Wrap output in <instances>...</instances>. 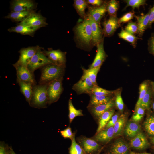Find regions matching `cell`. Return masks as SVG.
<instances>
[{
	"label": "cell",
	"instance_id": "74e56055",
	"mask_svg": "<svg viewBox=\"0 0 154 154\" xmlns=\"http://www.w3.org/2000/svg\"><path fill=\"white\" fill-rule=\"evenodd\" d=\"M148 88V84L146 82H143L140 84L139 88V96L136 104V108L140 106L142 99L147 92Z\"/></svg>",
	"mask_w": 154,
	"mask_h": 154
},
{
	"label": "cell",
	"instance_id": "44dd1931",
	"mask_svg": "<svg viewBox=\"0 0 154 154\" xmlns=\"http://www.w3.org/2000/svg\"><path fill=\"white\" fill-rule=\"evenodd\" d=\"M106 7V4L104 3L97 7L90 8L89 10V16L99 24L101 19L107 10Z\"/></svg>",
	"mask_w": 154,
	"mask_h": 154
},
{
	"label": "cell",
	"instance_id": "8992f818",
	"mask_svg": "<svg viewBox=\"0 0 154 154\" xmlns=\"http://www.w3.org/2000/svg\"><path fill=\"white\" fill-rule=\"evenodd\" d=\"M78 141L86 154H99L101 150V145L92 138L82 136Z\"/></svg>",
	"mask_w": 154,
	"mask_h": 154
},
{
	"label": "cell",
	"instance_id": "11a10c76",
	"mask_svg": "<svg viewBox=\"0 0 154 154\" xmlns=\"http://www.w3.org/2000/svg\"><path fill=\"white\" fill-rule=\"evenodd\" d=\"M152 107L153 109L154 110V102L152 104Z\"/></svg>",
	"mask_w": 154,
	"mask_h": 154
},
{
	"label": "cell",
	"instance_id": "83f0119b",
	"mask_svg": "<svg viewBox=\"0 0 154 154\" xmlns=\"http://www.w3.org/2000/svg\"><path fill=\"white\" fill-rule=\"evenodd\" d=\"M91 95L89 105L91 107L107 103L111 100L110 96H99Z\"/></svg>",
	"mask_w": 154,
	"mask_h": 154
},
{
	"label": "cell",
	"instance_id": "30bf717a",
	"mask_svg": "<svg viewBox=\"0 0 154 154\" xmlns=\"http://www.w3.org/2000/svg\"><path fill=\"white\" fill-rule=\"evenodd\" d=\"M46 18L36 11L31 14L25 20L17 25L33 26L45 27L48 25Z\"/></svg>",
	"mask_w": 154,
	"mask_h": 154
},
{
	"label": "cell",
	"instance_id": "3957f363",
	"mask_svg": "<svg viewBox=\"0 0 154 154\" xmlns=\"http://www.w3.org/2000/svg\"><path fill=\"white\" fill-rule=\"evenodd\" d=\"M42 49H44L43 48L40 47L37 51L28 65V68L33 73L37 69L46 65L54 64L44 54Z\"/></svg>",
	"mask_w": 154,
	"mask_h": 154
},
{
	"label": "cell",
	"instance_id": "4dcf8cb0",
	"mask_svg": "<svg viewBox=\"0 0 154 154\" xmlns=\"http://www.w3.org/2000/svg\"><path fill=\"white\" fill-rule=\"evenodd\" d=\"M118 35L119 38L126 40L134 46L135 45L138 38L137 37L129 33L123 29H121Z\"/></svg>",
	"mask_w": 154,
	"mask_h": 154
},
{
	"label": "cell",
	"instance_id": "816d5d0a",
	"mask_svg": "<svg viewBox=\"0 0 154 154\" xmlns=\"http://www.w3.org/2000/svg\"><path fill=\"white\" fill-rule=\"evenodd\" d=\"M151 141L152 143L154 144V136L152 137L151 138Z\"/></svg>",
	"mask_w": 154,
	"mask_h": 154
},
{
	"label": "cell",
	"instance_id": "e575fe53",
	"mask_svg": "<svg viewBox=\"0 0 154 154\" xmlns=\"http://www.w3.org/2000/svg\"><path fill=\"white\" fill-rule=\"evenodd\" d=\"M74 4L79 14L82 16H84L85 9L87 5V3L83 0H76L74 1Z\"/></svg>",
	"mask_w": 154,
	"mask_h": 154
},
{
	"label": "cell",
	"instance_id": "db71d44e",
	"mask_svg": "<svg viewBox=\"0 0 154 154\" xmlns=\"http://www.w3.org/2000/svg\"><path fill=\"white\" fill-rule=\"evenodd\" d=\"M151 84L152 85L153 88L154 89V82H152Z\"/></svg>",
	"mask_w": 154,
	"mask_h": 154
},
{
	"label": "cell",
	"instance_id": "7402d4cb",
	"mask_svg": "<svg viewBox=\"0 0 154 154\" xmlns=\"http://www.w3.org/2000/svg\"><path fill=\"white\" fill-rule=\"evenodd\" d=\"M114 105V102L111 100L107 103L91 107V112L96 117L100 118L104 112L111 109Z\"/></svg>",
	"mask_w": 154,
	"mask_h": 154
},
{
	"label": "cell",
	"instance_id": "ba28073f",
	"mask_svg": "<svg viewBox=\"0 0 154 154\" xmlns=\"http://www.w3.org/2000/svg\"><path fill=\"white\" fill-rule=\"evenodd\" d=\"M37 3L31 0H14L11 2V12H16L36 10Z\"/></svg>",
	"mask_w": 154,
	"mask_h": 154
},
{
	"label": "cell",
	"instance_id": "d4e9b609",
	"mask_svg": "<svg viewBox=\"0 0 154 154\" xmlns=\"http://www.w3.org/2000/svg\"><path fill=\"white\" fill-rule=\"evenodd\" d=\"M140 125L136 122H131L127 124L124 129L126 135L130 138H133L140 132Z\"/></svg>",
	"mask_w": 154,
	"mask_h": 154
},
{
	"label": "cell",
	"instance_id": "9c48e42d",
	"mask_svg": "<svg viewBox=\"0 0 154 154\" xmlns=\"http://www.w3.org/2000/svg\"><path fill=\"white\" fill-rule=\"evenodd\" d=\"M94 85L87 75L83 73L80 79L74 84L73 89L79 94L90 93Z\"/></svg>",
	"mask_w": 154,
	"mask_h": 154
},
{
	"label": "cell",
	"instance_id": "8d00e7d4",
	"mask_svg": "<svg viewBox=\"0 0 154 154\" xmlns=\"http://www.w3.org/2000/svg\"><path fill=\"white\" fill-rule=\"evenodd\" d=\"M144 114V108L140 106L136 108L135 112L132 117V120L136 122H139L142 119Z\"/></svg>",
	"mask_w": 154,
	"mask_h": 154
},
{
	"label": "cell",
	"instance_id": "4316f807",
	"mask_svg": "<svg viewBox=\"0 0 154 154\" xmlns=\"http://www.w3.org/2000/svg\"><path fill=\"white\" fill-rule=\"evenodd\" d=\"M126 118L125 116L121 115L118 118L117 121L113 126L114 137L121 135L125 126Z\"/></svg>",
	"mask_w": 154,
	"mask_h": 154
},
{
	"label": "cell",
	"instance_id": "d6a6232c",
	"mask_svg": "<svg viewBox=\"0 0 154 154\" xmlns=\"http://www.w3.org/2000/svg\"><path fill=\"white\" fill-rule=\"evenodd\" d=\"M100 68V66H99L96 68H89L87 69H83V73L87 75L95 85H97L96 82V78Z\"/></svg>",
	"mask_w": 154,
	"mask_h": 154
},
{
	"label": "cell",
	"instance_id": "484cf974",
	"mask_svg": "<svg viewBox=\"0 0 154 154\" xmlns=\"http://www.w3.org/2000/svg\"><path fill=\"white\" fill-rule=\"evenodd\" d=\"M114 110L111 109L104 112L100 117L96 134L104 129L106 125L114 114Z\"/></svg>",
	"mask_w": 154,
	"mask_h": 154
},
{
	"label": "cell",
	"instance_id": "d590c367",
	"mask_svg": "<svg viewBox=\"0 0 154 154\" xmlns=\"http://www.w3.org/2000/svg\"><path fill=\"white\" fill-rule=\"evenodd\" d=\"M113 93L112 91L107 90L96 85L91 91L90 94L96 96H108Z\"/></svg>",
	"mask_w": 154,
	"mask_h": 154
},
{
	"label": "cell",
	"instance_id": "c3c4849f",
	"mask_svg": "<svg viewBox=\"0 0 154 154\" xmlns=\"http://www.w3.org/2000/svg\"><path fill=\"white\" fill-rule=\"evenodd\" d=\"M87 2L92 5L99 7L102 5V1L100 0H88L87 1Z\"/></svg>",
	"mask_w": 154,
	"mask_h": 154
},
{
	"label": "cell",
	"instance_id": "7a4b0ae2",
	"mask_svg": "<svg viewBox=\"0 0 154 154\" xmlns=\"http://www.w3.org/2000/svg\"><path fill=\"white\" fill-rule=\"evenodd\" d=\"M47 86L48 84L33 85L30 105L37 108L45 107L48 103Z\"/></svg>",
	"mask_w": 154,
	"mask_h": 154
},
{
	"label": "cell",
	"instance_id": "277c9868",
	"mask_svg": "<svg viewBox=\"0 0 154 154\" xmlns=\"http://www.w3.org/2000/svg\"><path fill=\"white\" fill-rule=\"evenodd\" d=\"M77 35L80 41L88 45L92 39V32L90 23L88 19H86L79 24L76 28Z\"/></svg>",
	"mask_w": 154,
	"mask_h": 154
},
{
	"label": "cell",
	"instance_id": "7c38bea8",
	"mask_svg": "<svg viewBox=\"0 0 154 154\" xmlns=\"http://www.w3.org/2000/svg\"><path fill=\"white\" fill-rule=\"evenodd\" d=\"M43 52L54 64L65 67L66 54L59 50H54L48 48V50H43Z\"/></svg>",
	"mask_w": 154,
	"mask_h": 154
},
{
	"label": "cell",
	"instance_id": "6da1fadb",
	"mask_svg": "<svg viewBox=\"0 0 154 154\" xmlns=\"http://www.w3.org/2000/svg\"><path fill=\"white\" fill-rule=\"evenodd\" d=\"M65 68L54 64H48L41 68L39 84H48L54 80L62 78Z\"/></svg>",
	"mask_w": 154,
	"mask_h": 154
},
{
	"label": "cell",
	"instance_id": "f6af8a7d",
	"mask_svg": "<svg viewBox=\"0 0 154 154\" xmlns=\"http://www.w3.org/2000/svg\"><path fill=\"white\" fill-rule=\"evenodd\" d=\"M119 116L117 114L113 115L105 127V129L113 127L117 121Z\"/></svg>",
	"mask_w": 154,
	"mask_h": 154
},
{
	"label": "cell",
	"instance_id": "cb8c5ba5",
	"mask_svg": "<svg viewBox=\"0 0 154 154\" xmlns=\"http://www.w3.org/2000/svg\"><path fill=\"white\" fill-rule=\"evenodd\" d=\"M149 11L146 14L141 16H136L138 27L137 32L142 36L148 26L149 21Z\"/></svg>",
	"mask_w": 154,
	"mask_h": 154
},
{
	"label": "cell",
	"instance_id": "603a6c76",
	"mask_svg": "<svg viewBox=\"0 0 154 154\" xmlns=\"http://www.w3.org/2000/svg\"><path fill=\"white\" fill-rule=\"evenodd\" d=\"M36 11V9L26 11L11 12L4 18L10 19L12 21L20 23L25 20L31 14Z\"/></svg>",
	"mask_w": 154,
	"mask_h": 154
},
{
	"label": "cell",
	"instance_id": "d6986e66",
	"mask_svg": "<svg viewBox=\"0 0 154 154\" xmlns=\"http://www.w3.org/2000/svg\"><path fill=\"white\" fill-rule=\"evenodd\" d=\"M88 18L90 21L92 32V40L94 44H97L102 40V32L99 24L94 21L90 16Z\"/></svg>",
	"mask_w": 154,
	"mask_h": 154
},
{
	"label": "cell",
	"instance_id": "f5cc1de1",
	"mask_svg": "<svg viewBox=\"0 0 154 154\" xmlns=\"http://www.w3.org/2000/svg\"><path fill=\"white\" fill-rule=\"evenodd\" d=\"M10 154H16L13 150L11 149L10 151Z\"/></svg>",
	"mask_w": 154,
	"mask_h": 154
},
{
	"label": "cell",
	"instance_id": "1f68e13d",
	"mask_svg": "<svg viewBox=\"0 0 154 154\" xmlns=\"http://www.w3.org/2000/svg\"><path fill=\"white\" fill-rule=\"evenodd\" d=\"M69 154H86L82 147L76 141L75 135L72 140L71 145L69 149Z\"/></svg>",
	"mask_w": 154,
	"mask_h": 154
},
{
	"label": "cell",
	"instance_id": "f35d334b",
	"mask_svg": "<svg viewBox=\"0 0 154 154\" xmlns=\"http://www.w3.org/2000/svg\"><path fill=\"white\" fill-rule=\"evenodd\" d=\"M151 96V91L148 89L146 93L142 99L139 106L145 109H148L149 108Z\"/></svg>",
	"mask_w": 154,
	"mask_h": 154
},
{
	"label": "cell",
	"instance_id": "ffe728a7",
	"mask_svg": "<svg viewBox=\"0 0 154 154\" xmlns=\"http://www.w3.org/2000/svg\"><path fill=\"white\" fill-rule=\"evenodd\" d=\"M17 82L19 85L21 93L25 96L26 101L30 104L33 93V85L17 79Z\"/></svg>",
	"mask_w": 154,
	"mask_h": 154
},
{
	"label": "cell",
	"instance_id": "7bdbcfd3",
	"mask_svg": "<svg viewBox=\"0 0 154 154\" xmlns=\"http://www.w3.org/2000/svg\"><path fill=\"white\" fill-rule=\"evenodd\" d=\"M134 14L135 13L132 11L126 13L119 19V23H126L131 20L133 19Z\"/></svg>",
	"mask_w": 154,
	"mask_h": 154
},
{
	"label": "cell",
	"instance_id": "4fadbf2b",
	"mask_svg": "<svg viewBox=\"0 0 154 154\" xmlns=\"http://www.w3.org/2000/svg\"><path fill=\"white\" fill-rule=\"evenodd\" d=\"M129 149V145L126 142L122 139H118L103 154H127Z\"/></svg>",
	"mask_w": 154,
	"mask_h": 154
},
{
	"label": "cell",
	"instance_id": "f546056e",
	"mask_svg": "<svg viewBox=\"0 0 154 154\" xmlns=\"http://www.w3.org/2000/svg\"><path fill=\"white\" fill-rule=\"evenodd\" d=\"M68 117L70 123H71L76 117L83 116L82 110L76 109L73 106L72 101L70 99L68 101Z\"/></svg>",
	"mask_w": 154,
	"mask_h": 154
},
{
	"label": "cell",
	"instance_id": "836d02e7",
	"mask_svg": "<svg viewBox=\"0 0 154 154\" xmlns=\"http://www.w3.org/2000/svg\"><path fill=\"white\" fill-rule=\"evenodd\" d=\"M119 7L118 2L115 0H111L107 5L106 10L110 16H116Z\"/></svg>",
	"mask_w": 154,
	"mask_h": 154
},
{
	"label": "cell",
	"instance_id": "8fae6325",
	"mask_svg": "<svg viewBox=\"0 0 154 154\" xmlns=\"http://www.w3.org/2000/svg\"><path fill=\"white\" fill-rule=\"evenodd\" d=\"M40 48L39 46L37 45L35 46L29 47L21 49L19 52L20 55L17 62L23 66H27L33 56Z\"/></svg>",
	"mask_w": 154,
	"mask_h": 154
},
{
	"label": "cell",
	"instance_id": "2e32d148",
	"mask_svg": "<svg viewBox=\"0 0 154 154\" xmlns=\"http://www.w3.org/2000/svg\"><path fill=\"white\" fill-rule=\"evenodd\" d=\"M42 27L17 25L16 26L8 29V31L10 32H15L22 35H27L33 37L35 32Z\"/></svg>",
	"mask_w": 154,
	"mask_h": 154
},
{
	"label": "cell",
	"instance_id": "9f6ffc18",
	"mask_svg": "<svg viewBox=\"0 0 154 154\" xmlns=\"http://www.w3.org/2000/svg\"></svg>",
	"mask_w": 154,
	"mask_h": 154
},
{
	"label": "cell",
	"instance_id": "ac0fdd59",
	"mask_svg": "<svg viewBox=\"0 0 154 154\" xmlns=\"http://www.w3.org/2000/svg\"><path fill=\"white\" fill-rule=\"evenodd\" d=\"M106 57L103 40L97 44V51L95 58L89 68L101 66Z\"/></svg>",
	"mask_w": 154,
	"mask_h": 154
},
{
	"label": "cell",
	"instance_id": "f907efd6",
	"mask_svg": "<svg viewBox=\"0 0 154 154\" xmlns=\"http://www.w3.org/2000/svg\"><path fill=\"white\" fill-rule=\"evenodd\" d=\"M129 154H151L148 153H136L134 152L131 151L130 152Z\"/></svg>",
	"mask_w": 154,
	"mask_h": 154
},
{
	"label": "cell",
	"instance_id": "e0dca14e",
	"mask_svg": "<svg viewBox=\"0 0 154 154\" xmlns=\"http://www.w3.org/2000/svg\"><path fill=\"white\" fill-rule=\"evenodd\" d=\"M120 24L116 16H110L103 24L104 33L107 36L112 35L119 27Z\"/></svg>",
	"mask_w": 154,
	"mask_h": 154
},
{
	"label": "cell",
	"instance_id": "bcb514c9",
	"mask_svg": "<svg viewBox=\"0 0 154 154\" xmlns=\"http://www.w3.org/2000/svg\"><path fill=\"white\" fill-rule=\"evenodd\" d=\"M148 45L150 51L154 55V33L151 34L148 40Z\"/></svg>",
	"mask_w": 154,
	"mask_h": 154
},
{
	"label": "cell",
	"instance_id": "ab89813d",
	"mask_svg": "<svg viewBox=\"0 0 154 154\" xmlns=\"http://www.w3.org/2000/svg\"><path fill=\"white\" fill-rule=\"evenodd\" d=\"M127 3L126 7L130 6L133 9L135 8H139L141 6L146 4V1L145 0H127L126 1Z\"/></svg>",
	"mask_w": 154,
	"mask_h": 154
},
{
	"label": "cell",
	"instance_id": "52a82bcc",
	"mask_svg": "<svg viewBox=\"0 0 154 154\" xmlns=\"http://www.w3.org/2000/svg\"><path fill=\"white\" fill-rule=\"evenodd\" d=\"M13 65L16 70L17 79L31 83L33 85L36 84L34 73L31 72L27 66L20 64L17 62Z\"/></svg>",
	"mask_w": 154,
	"mask_h": 154
},
{
	"label": "cell",
	"instance_id": "7dc6e473",
	"mask_svg": "<svg viewBox=\"0 0 154 154\" xmlns=\"http://www.w3.org/2000/svg\"><path fill=\"white\" fill-rule=\"evenodd\" d=\"M149 21L147 28H150L152 24L154 22V4L153 7L149 11Z\"/></svg>",
	"mask_w": 154,
	"mask_h": 154
},
{
	"label": "cell",
	"instance_id": "5b68a950",
	"mask_svg": "<svg viewBox=\"0 0 154 154\" xmlns=\"http://www.w3.org/2000/svg\"><path fill=\"white\" fill-rule=\"evenodd\" d=\"M63 78L53 81L48 84L47 92L48 104L57 101L63 91Z\"/></svg>",
	"mask_w": 154,
	"mask_h": 154
},
{
	"label": "cell",
	"instance_id": "f1b7e54d",
	"mask_svg": "<svg viewBox=\"0 0 154 154\" xmlns=\"http://www.w3.org/2000/svg\"><path fill=\"white\" fill-rule=\"evenodd\" d=\"M144 129L147 134L154 136V116L147 117L143 123Z\"/></svg>",
	"mask_w": 154,
	"mask_h": 154
},
{
	"label": "cell",
	"instance_id": "ee69618b",
	"mask_svg": "<svg viewBox=\"0 0 154 154\" xmlns=\"http://www.w3.org/2000/svg\"><path fill=\"white\" fill-rule=\"evenodd\" d=\"M115 103L117 108L120 111H122L124 109V104L120 93L117 95Z\"/></svg>",
	"mask_w": 154,
	"mask_h": 154
},
{
	"label": "cell",
	"instance_id": "681fc988",
	"mask_svg": "<svg viewBox=\"0 0 154 154\" xmlns=\"http://www.w3.org/2000/svg\"><path fill=\"white\" fill-rule=\"evenodd\" d=\"M0 154H7L5 147L2 145L0 146Z\"/></svg>",
	"mask_w": 154,
	"mask_h": 154
},
{
	"label": "cell",
	"instance_id": "60d3db41",
	"mask_svg": "<svg viewBox=\"0 0 154 154\" xmlns=\"http://www.w3.org/2000/svg\"><path fill=\"white\" fill-rule=\"evenodd\" d=\"M125 30L129 33L134 35L138 31V27L135 22H129L125 27Z\"/></svg>",
	"mask_w": 154,
	"mask_h": 154
},
{
	"label": "cell",
	"instance_id": "9a60e30c",
	"mask_svg": "<svg viewBox=\"0 0 154 154\" xmlns=\"http://www.w3.org/2000/svg\"><path fill=\"white\" fill-rule=\"evenodd\" d=\"M114 137L113 127L103 129L92 138L98 143H106Z\"/></svg>",
	"mask_w": 154,
	"mask_h": 154
},
{
	"label": "cell",
	"instance_id": "5bb4252c",
	"mask_svg": "<svg viewBox=\"0 0 154 154\" xmlns=\"http://www.w3.org/2000/svg\"><path fill=\"white\" fill-rule=\"evenodd\" d=\"M130 145L135 149L141 150L147 148L149 143L144 134L140 132L131 140Z\"/></svg>",
	"mask_w": 154,
	"mask_h": 154
},
{
	"label": "cell",
	"instance_id": "b9f144b4",
	"mask_svg": "<svg viewBox=\"0 0 154 154\" xmlns=\"http://www.w3.org/2000/svg\"><path fill=\"white\" fill-rule=\"evenodd\" d=\"M60 133L61 135L65 139L69 138L71 140L75 135V134L72 133L71 129L70 127L60 131Z\"/></svg>",
	"mask_w": 154,
	"mask_h": 154
}]
</instances>
